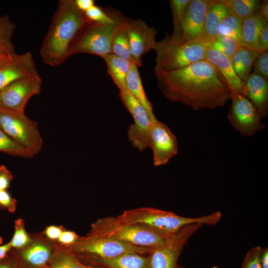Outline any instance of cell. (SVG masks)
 Masks as SVG:
<instances>
[{"label":"cell","mask_w":268,"mask_h":268,"mask_svg":"<svg viewBox=\"0 0 268 268\" xmlns=\"http://www.w3.org/2000/svg\"><path fill=\"white\" fill-rule=\"evenodd\" d=\"M212 268H218V267L215 266H213Z\"/></svg>","instance_id":"50"},{"label":"cell","mask_w":268,"mask_h":268,"mask_svg":"<svg viewBox=\"0 0 268 268\" xmlns=\"http://www.w3.org/2000/svg\"><path fill=\"white\" fill-rule=\"evenodd\" d=\"M156 76L159 90L167 99L194 110L222 107L231 99L226 81L206 60Z\"/></svg>","instance_id":"1"},{"label":"cell","mask_w":268,"mask_h":268,"mask_svg":"<svg viewBox=\"0 0 268 268\" xmlns=\"http://www.w3.org/2000/svg\"><path fill=\"white\" fill-rule=\"evenodd\" d=\"M150 147L152 150L155 166L165 165L178 151V141L175 135L167 125L158 120L151 126Z\"/></svg>","instance_id":"15"},{"label":"cell","mask_w":268,"mask_h":268,"mask_svg":"<svg viewBox=\"0 0 268 268\" xmlns=\"http://www.w3.org/2000/svg\"><path fill=\"white\" fill-rule=\"evenodd\" d=\"M258 45L260 52L268 49V24H266L260 32L258 38Z\"/></svg>","instance_id":"41"},{"label":"cell","mask_w":268,"mask_h":268,"mask_svg":"<svg viewBox=\"0 0 268 268\" xmlns=\"http://www.w3.org/2000/svg\"><path fill=\"white\" fill-rule=\"evenodd\" d=\"M0 268H20V267L8 254L6 257L0 260Z\"/></svg>","instance_id":"44"},{"label":"cell","mask_w":268,"mask_h":268,"mask_svg":"<svg viewBox=\"0 0 268 268\" xmlns=\"http://www.w3.org/2000/svg\"><path fill=\"white\" fill-rule=\"evenodd\" d=\"M0 128L33 155L42 150L43 140L38 124L27 117L24 112L8 110L0 107Z\"/></svg>","instance_id":"6"},{"label":"cell","mask_w":268,"mask_h":268,"mask_svg":"<svg viewBox=\"0 0 268 268\" xmlns=\"http://www.w3.org/2000/svg\"><path fill=\"white\" fill-rule=\"evenodd\" d=\"M74 0H60L40 49L43 62L51 66L62 64L69 57L70 46L78 33L89 23Z\"/></svg>","instance_id":"2"},{"label":"cell","mask_w":268,"mask_h":268,"mask_svg":"<svg viewBox=\"0 0 268 268\" xmlns=\"http://www.w3.org/2000/svg\"><path fill=\"white\" fill-rule=\"evenodd\" d=\"M229 12L242 19L257 13L262 1L259 0H221Z\"/></svg>","instance_id":"28"},{"label":"cell","mask_w":268,"mask_h":268,"mask_svg":"<svg viewBox=\"0 0 268 268\" xmlns=\"http://www.w3.org/2000/svg\"><path fill=\"white\" fill-rule=\"evenodd\" d=\"M205 60L212 64L222 75L232 94H242L246 96L245 82L236 75L230 59L219 52L207 47Z\"/></svg>","instance_id":"19"},{"label":"cell","mask_w":268,"mask_h":268,"mask_svg":"<svg viewBox=\"0 0 268 268\" xmlns=\"http://www.w3.org/2000/svg\"><path fill=\"white\" fill-rule=\"evenodd\" d=\"M119 96L134 120V124L129 127L128 138L134 147L142 152L150 147V130L155 121L151 120L144 108L128 90L120 91Z\"/></svg>","instance_id":"10"},{"label":"cell","mask_w":268,"mask_h":268,"mask_svg":"<svg viewBox=\"0 0 268 268\" xmlns=\"http://www.w3.org/2000/svg\"><path fill=\"white\" fill-rule=\"evenodd\" d=\"M183 268V267H181L179 266H177V268Z\"/></svg>","instance_id":"51"},{"label":"cell","mask_w":268,"mask_h":268,"mask_svg":"<svg viewBox=\"0 0 268 268\" xmlns=\"http://www.w3.org/2000/svg\"><path fill=\"white\" fill-rule=\"evenodd\" d=\"M0 151L12 156L24 158H31L34 156L10 137L0 128Z\"/></svg>","instance_id":"31"},{"label":"cell","mask_w":268,"mask_h":268,"mask_svg":"<svg viewBox=\"0 0 268 268\" xmlns=\"http://www.w3.org/2000/svg\"><path fill=\"white\" fill-rule=\"evenodd\" d=\"M69 248L77 257L102 259L112 258L131 253L149 255L153 250L109 237L87 235L79 237Z\"/></svg>","instance_id":"7"},{"label":"cell","mask_w":268,"mask_h":268,"mask_svg":"<svg viewBox=\"0 0 268 268\" xmlns=\"http://www.w3.org/2000/svg\"><path fill=\"white\" fill-rule=\"evenodd\" d=\"M87 18L91 22L97 23L112 24L116 23L121 13H107L100 7L94 5L84 12Z\"/></svg>","instance_id":"34"},{"label":"cell","mask_w":268,"mask_h":268,"mask_svg":"<svg viewBox=\"0 0 268 268\" xmlns=\"http://www.w3.org/2000/svg\"><path fill=\"white\" fill-rule=\"evenodd\" d=\"M126 84L128 91L140 103L153 121L155 117L151 103L148 99L142 85L138 67L133 63L126 78Z\"/></svg>","instance_id":"24"},{"label":"cell","mask_w":268,"mask_h":268,"mask_svg":"<svg viewBox=\"0 0 268 268\" xmlns=\"http://www.w3.org/2000/svg\"><path fill=\"white\" fill-rule=\"evenodd\" d=\"M79 237L74 232L65 230L58 238V243L62 246L69 247L78 240Z\"/></svg>","instance_id":"39"},{"label":"cell","mask_w":268,"mask_h":268,"mask_svg":"<svg viewBox=\"0 0 268 268\" xmlns=\"http://www.w3.org/2000/svg\"><path fill=\"white\" fill-rule=\"evenodd\" d=\"M42 80L39 75L17 79L0 90V107L24 112L28 100L40 93Z\"/></svg>","instance_id":"12"},{"label":"cell","mask_w":268,"mask_h":268,"mask_svg":"<svg viewBox=\"0 0 268 268\" xmlns=\"http://www.w3.org/2000/svg\"><path fill=\"white\" fill-rule=\"evenodd\" d=\"M254 72L268 79V51L261 52L254 63Z\"/></svg>","instance_id":"37"},{"label":"cell","mask_w":268,"mask_h":268,"mask_svg":"<svg viewBox=\"0 0 268 268\" xmlns=\"http://www.w3.org/2000/svg\"><path fill=\"white\" fill-rule=\"evenodd\" d=\"M105 24L90 22L77 35L72 42L68 56L86 53L96 55L103 58L111 53V43L118 23Z\"/></svg>","instance_id":"8"},{"label":"cell","mask_w":268,"mask_h":268,"mask_svg":"<svg viewBox=\"0 0 268 268\" xmlns=\"http://www.w3.org/2000/svg\"><path fill=\"white\" fill-rule=\"evenodd\" d=\"M94 268H100V267H93Z\"/></svg>","instance_id":"52"},{"label":"cell","mask_w":268,"mask_h":268,"mask_svg":"<svg viewBox=\"0 0 268 268\" xmlns=\"http://www.w3.org/2000/svg\"><path fill=\"white\" fill-rule=\"evenodd\" d=\"M268 24V22L259 12L243 19L240 46L260 51L258 45V36L263 27Z\"/></svg>","instance_id":"22"},{"label":"cell","mask_w":268,"mask_h":268,"mask_svg":"<svg viewBox=\"0 0 268 268\" xmlns=\"http://www.w3.org/2000/svg\"><path fill=\"white\" fill-rule=\"evenodd\" d=\"M65 230L63 226L51 225L45 230V234L47 239L53 241L58 239L62 233Z\"/></svg>","instance_id":"42"},{"label":"cell","mask_w":268,"mask_h":268,"mask_svg":"<svg viewBox=\"0 0 268 268\" xmlns=\"http://www.w3.org/2000/svg\"><path fill=\"white\" fill-rule=\"evenodd\" d=\"M207 50V46L199 40L185 42L167 34L156 42L154 72H169L204 60Z\"/></svg>","instance_id":"5"},{"label":"cell","mask_w":268,"mask_h":268,"mask_svg":"<svg viewBox=\"0 0 268 268\" xmlns=\"http://www.w3.org/2000/svg\"><path fill=\"white\" fill-rule=\"evenodd\" d=\"M38 74L30 52L15 53L0 64V90L17 79Z\"/></svg>","instance_id":"16"},{"label":"cell","mask_w":268,"mask_h":268,"mask_svg":"<svg viewBox=\"0 0 268 268\" xmlns=\"http://www.w3.org/2000/svg\"><path fill=\"white\" fill-rule=\"evenodd\" d=\"M190 0H171L169 1L173 15L174 31L171 35L173 38L181 39L182 23L185 12Z\"/></svg>","instance_id":"32"},{"label":"cell","mask_w":268,"mask_h":268,"mask_svg":"<svg viewBox=\"0 0 268 268\" xmlns=\"http://www.w3.org/2000/svg\"><path fill=\"white\" fill-rule=\"evenodd\" d=\"M16 200L12 198L6 190H0V208H4L14 213L16 210Z\"/></svg>","instance_id":"38"},{"label":"cell","mask_w":268,"mask_h":268,"mask_svg":"<svg viewBox=\"0 0 268 268\" xmlns=\"http://www.w3.org/2000/svg\"><path fill=\"white\" fill-rule=\"evenodd\" d=\"M14 229L13 237L9 242L11 249H21L32 241V238L26 231L22 219L19 218L14 221Z\"/></svg>","instance_id":"35"},{"label":"cell","mask_w":268,"mask_h":268,"mask_svg":"<svg viewBox=\"0 0 268 268\" xmlns=\"http://www.w3.org/2000/svg\"><path fill=\"white\" fill-rule=\"evenodd\" d=\"M212 0H190L188 4L182 23L181 40L189 42L199 40L204 19Z\"/></svg>","instance_id":"17"},{"label":"cell","mask_w":268,"mask_h":268,"mask_svg":"<svg viewBox=\"0 0 268 268\" xmlns=\"http://www.w3.org/2000/svg\"><path fill=\"white\" fill-rule=\"evenodd\" d=\"M13 178L12 174L4 165L0 166V190L8 188Z\"/></svg>","instance_id":"40"},{"label":"cell","mask_w":268,"mask_h":268,"mask_svg":"<svg viewBox=\"0 0 268 268\" xmlns=\"http://www.w3.org/2000/svg\"><path fill=\"white\" fill-rule=\"evenodd\" d=\"M47 268H94L81 261L69 247L59 246Z\"/></svg>","instance_id":"27"},{"label":"cell","mask_w":268,"mask_h":268,"mask_svg":"<svg viewBox=\"0 0 268 268\" xmlns=\"http://www.w3.org/2000/svg\"><path fill=\"white\" fill-rule=\"evenodd\" d=\"M87 236L109 237L152 249L169 237L139 224L125 221L118 216L98 219L91 224Z\"/></svg>","instance_id":"4"},{"label":"cell","mask_w":268,"mask_h":268,"mask_svg":"<svg viewBox=\"0 0 268 268\" xmlns=\"http://www.w3.org/2000/svg\"><path fill=\"white\" fill-rule=\"evenodd\" d=\"M246 97L256 107L262 119L268 114V79L254 72L246 80Z\"/></svg>","instance_id":"20"},{"label":"cell","mask_w":268,"mask_h":268,"mask_svg":"<svg viewBox=\"0 0 268 268\" xmlns=\"http://www.w3.org/2000/svg\"><path fill=\"white\" fill-rule=\"evenodd\" d=\"M261 16L268 22V0H264L262 2L259 11Z\"/></svg>","instance_id":"45"},{"label":"cell","mask_w":268,"mask_h":268,"mask_svg":"<svg viewBox=\"0 0 268 268\" xmlns=\"http://www.w3.org/2000/svg\"><path fill=\"white\" fill-rule=\"evenodd\" d=\"M130 50L134 63L142 66V57L155 49L156 30L140 19H127Z\"/></svg>","instance_id":"14"},{"label":"cell","mask_w":268,"mask_h":268,"mask_svg":"<svg viewBox=\"0 0 268 268\" xmlns=\"http://www.w3.org/2000/svg\"><path fill=\"white\" fill-rule=\"evenodd\" d=\"M230 13L221 0H212L206 12L201 33L199 38L206 46L216 36L219 26Z\"/></svg>","instance_id":"21"},{"label":"cell","mask_w":268,"mask_h":268,"mask_svg":"<svg viewBox=\"0 0 268 268\" xmlns=\"http://www.w3.org/2000/svg\"><path fill=\"white\" fill-rule=\"evenodd\" d=\"M107 65V71L120 91L127 89L126 78L133 62L110 54L103 58Z\"/></svg>","instance_id":"23"},{"label":"cell","mask_w":268,"mask_h":268,"mask_svg":"<svg viewBox=\"0 0 268 268\" xmlns=\"http://www.w3.org/2000/svg\"><path fill=\"white\" fill-rule=\"evenodd\" d=\"M118 216L125 221L139 224L170 236L183 227L191 224L214 225L220 219L221 213L217 211L198 217H186L171 211L141 207L126 210Z\"/></svg>","instance_id":"3"},{"label":"cell","mask_w":268,"mask_h":268,"mask_svg":"<svg viewBox=\"0 0 268 268\" xmlns=\"http://www.w3.org/2000/svg\"><path fill=\"white\" fill-rule=\"evenodd\" d=\"M77 257L80 261H84L87 263V265L93 267H98L102 268H152L150 254L146 256L145 255L131 253L107 259L95 257Z\"/></svg>","instance_id":"18"},{"label":"cell","mask_w":268,"mask_h":268,"mask_svg":"<svg viewBox=\"0 0 268 268\" xmlns=\"http://www.w3.org/2000/svg\"><path fill=\"white\" fill-rule=\"evenodd\" d=\"M261 263L262 268H268V248L262 249L261 253Z\"/></svg>","instance_id":"46"},{"label":"cell","mask_w":268,"mask_h":268,"mask_svg":"<svg viewBox=\"0 0 268 268\" xmlns=\"http://www.w3.org/2000/svg\"><path fill=\"white\" fill-rule=\"evenodd\" d=\"M11 249L9 243L0 246V260L6 257Z\"/></svg>","instance_id":"47"},{"label":"cell","mask_w":268,"mask_h":268,"mask_svg":"<svg viewBox=\"0 0 268 268\" xmlns=\"http://www.w3.org/2000/svg\"><path fill=\"white\" fill-rule=\"evenodd\" d=\"M13 55L14 54L11 55H7L0 53V64L9 60L12 57Z\"/></svg>","instance_id":"48"},{"label":"cell","mask_w":268,"mask_h":268,"mask_svg":"<svg viewBox=\"0 0 268 268\" xmlns=\"http://www.w3.org/2000/svg\"><path fill=\"white\" fill-rule=\"evenodd\" d=\"M243 20L230 12L221 22L216 36L232 38L240 45Z\"/></svg>","instance_id":"29"},{"label":"cell","mask_w":268,"mask_h":268,"mask_svg":"<svg viewBox=\"0 0 268 268\" xmlns=\"http://www.w3.org/2000/svg\"><path fill=\"white\" fill-rule=\"evenodd\" d=\"M261 52L240 46L231 59L234 71L244 82L250 74L254 62Z\"/></svg>","instance_id":"25"},{"label":"cell","mask_w":268,"mask_h":268,"mask_svg":"<svg viewBox=\"0 0 268 268\" xmlns=\"http://www.w3.org/2000/svg\"><path fill=\"white\" fill-rule=\"evenodd\" d=\"M203 225L201 223L186 225L153 249L150 254L152 268H176L178 258L185 244Z\"/></svg>","instance_id":"9"},{"label":"cell","mask_w":268,"mask_h":268,"mask_svg":"<svg viewBox=\"0 0 268 268\" xmlns=\"http://www.w3.org/2000/svg\"><path fill=\"white\" fill-rule=\"evenodd\" d=\"M2 243V238L0 236V245H1Z\"/></svg>","instance_id":"49"},{"label":"cell","mask_w":268,"mask_h":268,"mask_svg":"<svg viewBox=\"0 0 268 268\" xmlns=\"http://www.w3.org/2000/svg\"><path fill=\"white\" fill-rule=\"evenodd\" d=\"M231 99L232 104L228 119L233 128L242 136H252L266 128L256 107L246 96L234 93Z\"/></svg>","instance_id":"11"},{"label":"cell","mask_w":268,"mask_h":268,"mask_svg":"<svg viewBox=\"0 0 268 268\" xmlns=\"http://www.w3.org/2000/svg\"><path fill=\"white\" fill-rule=\"evenodd\" d=\"M16 26L7 15H0V53L14 54V47L11 37Z\"/></svg>","instance_id":"30"},{"label":"cell","mask_w":268,"mask_h":268,"mask_svg":"<svg viewBox=\"0 0 268 268\" xmlns=\"http://www.w3.org/2000/svg\"><path fill=\"white\" fill-rule=\"evenodd\" d=\"M74 2L77 7L84 13L95 5L93 0H75Z\"/></svg>","instance_id":"43"},{"label":"cell","mask_w":268,"mask_h":268,"mask_svg":"<svg viewBox=\"0 0 268 268\" xmlns=\"http://www.w3.org/2000/svg\"><path fill=\"white\" fill-rule=\"evenodd\" d=\"M240 46L239 43L232 38L224 36H216L207 47L219 52L231 60Z\"/></svg>","instance_id":"33"},{"label":"cell","mask_w":268,"mask_h":268,"mask_svg":"<svg viewBox=\"0 0 268 268\" xmlns=\"http://www.w3.org/2000/svg\"><path fill=\"white\" fill-rule=\"evenodd\" d=\"M111 53L134 63L130 50L127 18L123 15L118 23L112 38Z\"/></svg>","instance_id":"26"},{"label":"cell","mask_w":268,"mask_h":268,"mask_svg":"<svg viewBox=\"0 0 268 268\" xmlns=\"http://www.w3.org/2000/svg\"><path fill=\"white\" fill-rule=\"evenodd\" d=\"M51 241L38 236L25 247L11 249L8 254L20 268H47L59 247Z\"/></svg>","instance_id":"13"},{"label":"cell","mask_w":268,"mask_h":268,"mask_svg":"<svg viewBox=\"0 0 268 268\" xmlns=\"http://www.w3.org/2000/svg\"><path fill=\"white\" fill-rule=\"evenodd\" d=\"M262 248L256 246L250 249L246 254L242 268H262L261 263Z\"/></svg>","instance_id":"36"}]
</instances>
